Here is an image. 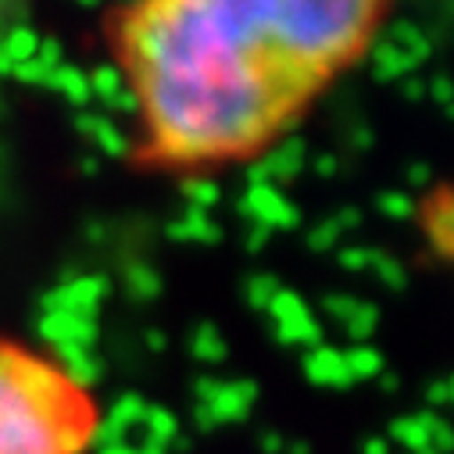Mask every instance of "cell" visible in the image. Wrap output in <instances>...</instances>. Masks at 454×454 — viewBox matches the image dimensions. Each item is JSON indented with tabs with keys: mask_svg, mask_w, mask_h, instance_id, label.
I'll return each instance as SVG.
<instances>
[{
	"mask_svg": "<svg viewBox=\"0 0 454 454\" xmlns=\"http://www.w3.org/2000/svg\"><path fill=\"white\" fill-rule=\"evenodd\" d=\"M19 348L0 344V454H58L54 426L15 387Z\"/></svg>",
	"mask_w": 454,
	"mask_h": 454,
	"instance_id": "obj_1",
	"label": "cell"
},
{
	"mask_svg": "<svg viewBox=\"0 0 454 454\" xmlns=\"http://www.w3.org/2000/svg\"><path fill=\"white\" fill-rule=\"evenodd\" d=\"M107 294H111V279L107 276H72L58 290H51L40 308H43V315L68 311V315H79V318L93 322V315H97V308H100V301Z\"/></svg>",
	"mask_w": 454,
	"mask_h": 454,
	"instance_id": "obj_2",
	"label": "cell"
},
{
	"mask_svg": "<svg viewBox=\"0 0 454 454\" xmlns=\"http://www.w3.org/2000/svg\"><path fill=\"white\" fill-rule=\"evenodd\" d=\"M240 215H247L254 225H262V230H294V225L301 222L297 207L279 193V186H247V193L240 197L237 204Z\"/></svg>",
	"mask_w": 454,
	"mask_h": 454,
	"instance_id": "obj_3",
	"label": "cell"
},
{
	"mask_svg": "<svg viewBox=\"0 0 454 454\" xmlns=\"http://www.w3.org/2000/svg\"><path fill=\"white\" fill-rule=\"evenodd\" d=\"M54 355H58V372H61V380H65L75 394H79V390H90V387H97V383L104 380V362L93 358L86 348L61 344V348H54Z\"/></svg>",
	"mask_w": 454,
	"mask_h": 454,
	"instance_id": "obj_4",
	"label": "cell"
},
{
	"mask_svg": "<svg viewBox=\"0 0 454 454\" xmlns=\"http://www.w3.org/2000/svg\"><path fill=\"white\" fill-rule=\"evenodd\" d=\"M254 401H258V383L237 380V383H218V390L207 401V408H211L215 422L222 426V422H244L251 415Z\"/></svg>",
	"mask_w": 454,
	"mask_h": 454,
	"instance_id": "obj_5",
	"label": "cell"
},
{
	"mask_svg": "<svg viewBox=\"0 0 454 454\" xmlns=\"http://www.w3.org/2000/svg\"><path fill=\"white\" fill-rule=\"evenodd\" d=\"M40 336L47 344L61 348V344H75V348H86L97 340V322L90 318H79V315H68V311H51L40 318Z\"/></svg>",
	"mask_w": 454,
	"mask_h": 454,
	"instance_id": "obj_6",
	"label": "cell"
},
{
	"mask_svg": "<svg viewBox=\"0 0 454 454\" xmlns=\"http://www.w3.org/2000/svg\"><path fill=\"white\" fill-rule=\"evenodd\" d=\"M75 129L82 133V137H90L107 158H126L129 154V140H126V133L111 122V119H104V115H93V111H79L75 115Z\"/></svg>",
	"mask_w": 454,
	"mask_h": 454,
	"instance_id": "obj_7",
	"label": "cell"
},
{
	"mask_svg": "<svg viewBox=\"0 0 454 454\" xmlns=\"http://www.w3.org/2000/svg\"><path fill=\"white\" fill-rule=\"evenodd\" d=\"M304 372H308V380L318 383V387H348V383H355V376L348 372L344 355L333 351V348H325V344H318V348L304 358Z\"/></svg>",
	"mask_w": 454,
	"mask_h": 454,
	"instance_id": "obj_8",
	"label": "cell"
},
{
	"mask_svg": "<svg viewBox=\"0 0 454 454\" xmlns=\"http://www.w3.org/2000/svg\"><path fill=\"white\" fill-rule=\"evenodd\" d=\"M426 233L440 254H454V193H440L426 207Z\"/></svg>",
	"mask_w": 454,
	"mask_h": 454,
	"instance_id": "obj_9",
	"label": "cell"
},
{
	"mask_svg": "<svg viewBox=\"0 0 454 454\" xmlns=\"http://www.w3.org/2000/svg\"><path fill=\"white\" fill-rule=\"evenodd\" d=\"M262 165L269 168L272 186L297 179V176H301V165H304V140H301V137H286L283 144H276V147L262 158Z\"/></svg>",
	"mask_w": 454,
	"mask_h": 454,
	"instance_id": "obj_10",
	"label": "cell"
},
{
	"mask_svg": "<svg viewBox=\"0 0 454 454\" xmlns=\"http://www.w3.org/2000/svg\"><path fill=\"white\" fill-rule=\"evenodd\" d=\"M168 240L176 244H218L222 240V230H218V222L207 218L204 211H186L183 218L168 222Z\"/></svg>",
	"mask_w": 454,
	"mask_h": 454,
	"instance_id": "obj_11",
	"label": "cell"
},
{
	"mask_svg": "<svg viewBox=\"0 0 454 454\" xmlns=\"http://www.w3.org/2000/svg\"><path fill=\"white\" fill-rule=\"evenodd\" d=\"M47 86L51 90H58L68 104H75V107H82L93 93H90V75L86 72H79V68H72V65H61V68H54L51 75H47Z\"/></svg>",
	"mask_w": 454,
	"mask_h": 454,
	"instance_id": "obj_12",
	"label": "cell"
},
{
	"mask_svg": "<svg viewBox=\"0 0 454 454\" xmlns=\"http://www.w3.org/2000/svg\"><path fill=\"white\" fill-rule=\"evenodd\" d=\"M144 429H147V443L151 447H172L179 440V419L168 408H147L144 415Z\"/></svg>",
	"mask_w": 454,
	"mask_h": 454,
	"instance_id": "obj_13",
	"label": "cell"
},
{
	"mask_svg": "<svg viewBox=\"0 0 454 454\" xmlns=\"http://www.w3.org/2000/svg\"><path fill=\"white\" fill-rule=\"evenodd\" d=\"M36 51H40V36H36L29 26H15V29L4 36V43H0V54L8 58V65H12V68H19V65L33 61V58H36Z\"/></svg>",
	"mask_w": 454,
	"mask_h": 454,
	"instance_id": "obj_14",
	"label": "cell"
},
{
	"mask_svg": "<svg viewBox=\"0 0 454 454\" xmlns=\"http://www.w3.org/2000/svg\"><path fill=\"white\" fill-rule=\"evenodd\" d=\"M90 447V419H68L54 426V450L58 454H82Z\"/></svg>",
	"mask_w": 454,
	"mask_h": 454,
	"instance_id": "obj_15",
	"label": "cell"
},
{
	"mask_svg": "<svg viewBox=\"0 0 454 454\" xmlns=\"http://www.w3.org/2000/svg\"><path fill=\"white\" fill-rule=\"evenodd\" d=\"M190 351H193V358L197 362H207V365H215V362H222L225 358V340H222V333L211 325V322H200L197 325V333H193V340H190Z\"/></svg>",
	"mask_w": 454,
	"mask_h": 454,
	"instance_id": "obj_16",
	"label": "cell"
},
{
	"mask_svg": "<svg viewBox=\"0 0 454 454\" xmlns=\"http://www.w3.org/2000/svg\"><path fill=\"white\" fill-rule=\"evenodd\" d=\"M183 197H186L190 211H204V215H207V211L222 200V190H218V183H215V179L190 176V179H183Z\"/></svg>",
	"mask_w": 454,
	"mask_h": 454,
	"instance_id": "obj_17",
	"label": "cell"
},
{
	"mask_svg": "<svg viewBox=\"0 0 454 454\" xmlns=\"http://www.w3.org/2000/svg\"><path fill=\"white\" fill-rule=\"evenodd\" d=\"M126 290H129V297H137V301H154V297L161 294V276H158L151 265L133 262V265L126 269Z\"/></svg>",
	"mask_w": 454,
	"mask_h": 454,
	"instance_id": "obj_18",
	"label": "cell"
},
{
	"mask_svg": "<svg viewBox=\"0 0 454 454\" xmlns=\"http://www.w3.org/2000/svg\"><path fill=\"white\" fill-rule=\"evenodd\" d=\"M411 61H419L411 51L397 47V43H376V75L380 79H394L404 68H411Z\"/></svg>",
	"mask_w": 454,
	"mask_h": 454,
	"instance_id": "obj_19",
	"label": "cell"
},
{
	"mask_svg": "<svg viewBox=\"0 0 454 454\" xmlns=\"http://www.w3.org/2000/svg\"><path fill=\"white\" fill-rule=\"evenodd\" d=\"M276 336H279V344L294 348V344H304V348H318V340H322V329L315 318H301V322H290V325H276Z\"/></svg>",
	"mask_w": 454,
	"mask_h": 454,
	"instance_id": "obj_20",
	"label": "cell"
},
{
	"mask_svg": "<svg viewBox=\"0 0 454 454\" xmlns=\"http://www.w3.org/2000/svg\"><path fill=\"white\" fill-rule=\"evenodd\" d=\"M122 90H126V75H122L119 65H100V68L90 75V93L100 97L104 104L115 97V93H122Z\"/></svg>",
	"mask_w": 454,
	"mask_h": 454,
	"instance_id": "obj_21",
	"label": "cell"
},
{
	"mask_svg": "<svg viewBox=\"0 0 454 454\" xmlns=\"http://www.w3.org/2000/svg\"><path fill=\"white\" fill-rule=\"evenodd\" d=\"M269 315L276 318V325H290V322L311 318V315H308V304H304L297 294H290V290H279V294L272 297V304H269Z\"/></svg>",
	"mask_w": 454,
	"mask_h": 454,
	"instance_id": "obj_22",
	"label": "cell"
},
{
	"mask_svg": "<svg viewBox=\"0 0 454 454\" xmlns=\"http://www.w3.org/2000/svg\"><path fill=\"white\" fill-rule=\"evenodd\" d=\"M144 415H147V401H144L140 394H122L115 404H111V411H107V419H111V422H119L122 429L144 422Z\"/></svg>",
	"mask_w": 454,
	"mask_h": 454,
	"instance_id": "obj_23",
	"label": "cell"
},
{
	"mask_svg": "<svg viewBox=\"0 0 454 454\" xmlns=\"http://www.w3.org/2000/svg\"><path fill=\"white\" fill-rule=\"evenodd\" d=\"M244 294H247L251 308H258V311H269L272 297L279 294V279H276V276H269V272H262V276H251V279H247V286H244Z\"/></svg>",
	"mask_w": 454,
	"mask_h": 454,
	"instance_id": "obj_24",
	"label": "cell"
},
{
	"mask_svg": "<svg viewBox=\"0 0 454 454\" xmlns=\"http://www.w3.org/2000/svg\"><path fill=\"white\" fill-rule=\"evenodd\" d=\"M344 362H348V372H351L355 380H369V376H376V372L383 369L380 355H376L372 348H362V344H355V348L344 355Z\"/></svg>",
	"mask_w": 454,
	"mask_h": 454,
	"instance_id": "obj_25",
	"label": "cell"
},
{
	"mask_svg": "<svg viewBox=\"0 0 454 454\" xmlns=\"http://www.w3.org/2000/svg\"><path fill=\"white\" fill-rule=\"evenodd\" d=\"M126 433H129V429H122L119 422H111V419L90 422V443H93L97 450H104V447H115V443H126Z\"/></svg>",
	"mask_w": 454,
	"mask_h": 454,
	"instance_id": "obj_26",
	"label": "cell"
},
{
	"mask_svg": "<svg viewBox=\"0 0 454 454\" xmlns=\"http://www.w3.org/2000/svg\"><path fill=\"white\" fill-rule=\"evenodd\" d=\"M372 329H376V308H372V304H358V311L348 318V333H351V340L358 344V340H365Z\"/></svg>",
	"mask_w": 454,
	"mask_h": 454,
	"instance_id": "obj_27",
	"label": "cell"
},
{
	"mask_svg": "<svg viewBox=\"0 0 454 454\" xmlns=\"http://www.w3.org/2000/svg\"><path fill=\"white\" fill-rule=\"evenodd\" d=\"M336 240H340V225L336 222H322V225H315V230L308 233V247L311 251H329Z\"/></svg>",
	"mask_w": 454,
	"mask_h": 454,
	"instance_id": "obj_28",
	"label": "cell"
},
{
	"mask_svg": "<svg viewBox=\"0 0 454 454\" xmlns=\"http://www.w3.org/2000/svg\"><path fill=\"white\" fill-rule=\"evenodd\" d=\"M12 75H15V79H19L22 86H47V75H51V72H47V68H43V65H40V61L33 58V61L19 65V68H15Z\"/></svg>",
	"mask_w": 454,
	"mask_h": 454,
	"instance_id": "obj_29",
	"label": "cell"
},
{
	"mask_svg": "<svg viewBox=\"0 0 454 454\" xmlns=\"http://www.w3.org/2000/svg\"><path fill=\"white\" fill-rule=\"evenodd\" d=\"M107 107L111 111H119V115H133V111H140L144 104H140V93H137V86H126L122 93H115L107 100Z\"/></svg>",
	"mask_w": 454,
	"mask_h": 454,
	"instance_id": "obj_30",
	"label": "cell"
},
{
	"mask_svg": "<svg viewBox=\"0 0 454 454\" xmlns=\"http://www.w3.org/2000/svg\"><path fill=\"white\" fill-rule=\"evenodd\" d=\"M322 308H325L329 315H336V318H344V322H348V318L358 311V301H355V297H340V294H333V297L322 301Z\"/></svg>",
	"mask_w": 454,
	"mask_h": 454,
	"instance_id": "obj_31",
	"label": "cell"
},
{
	"mask_svg": "<svg viewBox=\"0 0 454 454\" xmlns=\"http://www.w3.org/2000/svg\"><path fill=\"white\" fill-rule=\"evenodd\" d=\"M36 61L47 68V72H54V68H61V43L51 36V40H40V51H36Z\"/></svg>",
	"mask_w": 454,
	"mask_h": 454,
	"instance_id": "obj_32",
	"label": "cell"
},
{
	"mask_svg": "<svg viewBox=\"0 0 454 454\" xmlns=\"http://www.w3.org/2000/svg\"><path fill=\"white\" fill-rule=\"evenodd\" d=\"M380 207H383L387 215H397V218L415 211V204H411L408 197H401V193H383V197H380Z\"/></svg>",
	"mask_w": 454,
	"mask_h": 454,
	"instance_id": "obj_33",
	"label": "cell"
},
{
	"mask_svg": "<svg viewBox=\"0 0 454 454\" xmlns=\"http://www.w3.org/2000/svg\"><path fill=\"white\" fill-rule=\"evenodd\" d=\"M215 390H218V380H215V376H200V380H197V387H193L197 404H207V401L215 397Z\"/></svg>",
	"mask_w": 454,
	"mask_h": 454,
	"instance_id": "obj_34",
	"label": "cell"
},
{
	"mask_svg": "<svg viewBox=\"0 0 454 454\" xmlns=\"http://www.w3.org/2000/svg\"><path fill=\"white\" fill-rule=\"evenodd\" d=\"M193 422H197V429H200V433H215V426H218L207 404H197V408H193Z\"/></svg>",
	"mask_w": 454,
	"mask_h": 454,
	"instance_id": "obj_35",
	"label": "cell"
},
{
	"mask_svg": "<svg viewBox=\"0 0 454 454\" xmlns=\"http://www.w3.org/2000/svg\"><path fill=\"white\" fill-rule=\"evenodd\" d=\"M369 251H344V254H340V265H344V269H362V265H369Z\"/></svg>",
	"mask_w": 454,
	"mask_h": 454,
	"instance_id": "obj_36",
	"label": "cell"
},
{
	"mask_svg": "<svg viewBox=\"0 0 454 454\" xmlns=\"http://www.w3.org/2000/svg\"><path fill=\"white\" fill-rule=\"evenodd\" d=\"M272 233L269 230H262V225H254V230L247 233V251H262L265 247V240H269Z\"/></svg>",
	"mask_w": 454,
	"mask_h": 454,
	"instance_id": "obj_37",
	"label": "cell"
},
{
	"mask_svg": "<svg viewBox=\"0 0 454 454\" xmlns=\"http://www.w3.org/2000/svg\"><path fill=\"white\" fill-rule=\"evenodd\" d=\"M283 447H286V443H283L279 433H265V436H262V450H265V454H279Z\"/></svg>",
	"mask_w": 454,
	"mask_h": 454,
	"instance_id": "obj_38",
	"label": "cell"
},
{
	"mask_svg": "<svg viewBox=\"0 0 454 454\" xmlns=\"http://www.w3.org/2000/svg\"><path fill=\"white\" fill-rule=\"evenodd\" d=\"M147 348H151V351H165V348H168V336H165L161 329H151V333H147Z\"/></svg>",
	"mask_w": 454,
	"mask_h": 454,
	"instance_id": "obj_39",
	"label": "cell"
},
{
	"mask_svg": "<svg viewBox=\"0 0 454 454\" xmlns=\"http://www.w3.org/2000/svg\"><path fill=\"white\" fill-rule=\"evenodd\" d=\"M315 168H318V176H333V172H336V161H333V158H318Z\"/></svg>",
	"mask_w": 454,
	"mask_h": 454,
	"instance_id": "obj_40",
	"label": "cell"
},
{
	"mask_svg": "<svg viewBox=\"0 0 454 454\" xmlns=\"http://www.w3.org/2000/svg\"><path fill=\"white\" fill-rule=\"evenodd\" d=\"M100 454H137V447H129V443H115V447H104Z\"/></svg>",
	"mask_w": 454,
	"mask_h": 454,
	"instance_id": "obj_41",
	"label": "cell"
},
{
	"mask_svg": "<svg viewBox=\"0 0 454 454\" xmlns=\"http://www.w3.org/2000/svg\"><path fill=\"white\" fill-rule=\"evenodd\" d=\"M86 237H90V240H104V225H100V222H90V225H86Z\"/></svg>",
	"mask_w": 454,
	"mask_h": 454,
	"instance_id": "obj_42",
	"label": "cell"
},
{
	"mask_svg": "<svg viewBox=\"0 0 454 454\" xmlns=\"http://www.w3.org/2000/svg\"><path fill=\"white\" fill-rule=\"evenodd\" d=\"M79 168H82V176H97V168H100V165H97V158H82V161H79Z\"/></svg>",
	"mask_w": 454,
	"mask_h": 454,
	"instance_id": "obj_43",
	"label": "cell"
},
{
	"mask_svg": "<svg viewBox=\"0 0 454 454\" xmlns=\"http://www.w3.org/2000/svg\"><path fill=\"white\" fill-rule=\"evenodd\" d=\"M365 454H387V443L383 440H369L365 443Z\"/></svg>",
	"mask_w": 454,
	"mask_h": 454,
	"instance_id": "obj_44",
	"label": "cell"
},
{
	"mask_svg": "<svg viewBox=\"0 0 454 454\" xmlns=\"http://www.w3.org/2000/svg\"><path fill=\"white\" fill-rule=\"evenodd\" d=\"M137 454H168V450H165V447H151V443H144Z\"/></svg>",
	"mask_w": 454,
	"mask_h": 454,
	"instance_id": "obj_45",
	"label": "cell"
},
{
	"mask_svg": "<svg viewBox=\"0 0 454 454\" xmlns=\"http://www.w3.org/2000/svg\"><path fill=\"white\" fill-rule=\"evenodd\" d=\"M290 454H308V447H304V443H297V447H290Z\"/></svg>",
	"mask_w": 454,
	"mask_h": 454,
	"instance_id": "obj_46",
	"label": "cell"
}]
</instances>
